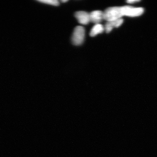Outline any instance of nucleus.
I'll return each mask as SVG.
<instances>
[{
  "label": "nucleus",
  "mask_w": 157,
  "mask_h": 157,
  "mask_svg": "<svg viewBox=\"0 0 157 157\" xmlns=\"http://www.w3.org/2000/svg\"><path fill=\"white\" fill-rule=\"evenodd\" d=\"M90 21L96 24L100 23L104 19L103 12L101 11H94L90 13Z\"/></svg>",
  "instance_id": "39448f33"
},
{
  "label": "nucleus",
  "mask_w": 157,
  "mask_h": 157,
  "mask_svg": "<svg viewBox=\"0 0 157 157\" xmlns=\"http://www.w3.org/2000/svg\"><path fill=\"white\" fill-rule=\"evenodd\" d=\"M104 30V28L100 24H96L91 30L90 36L91 37L95 36L98 34L102 33Z\"/></svg>",
  "instance_id": "0eeeda50"
},
{
  "label": "nucleus",
  "mask_w": 157,
  "mask_h": 157,
  "mask_svg": "<svg viewBox=\"0 0 157 157\" xmlns=\"http://www.w3.org/2000/svg\"><path fill=\"white\" fill-rule=\"evenodd\" d=\"M67 2H68L67 0H63V1H61L62 2H63V3Z\"/></svg>",
  "instance_id": "9d476101"
},
{
  "label": "nucleus",
  "mask_w": 157,
  "mask_h": 157,
  "mask_svg": "<svg viewBox=\"0 0 157 157\" xmlns=\"http://www.w3.org/2000/svg\"><path fill=\"white\" fill-rule=\"evenodd\" d=\"M139 2V1H135V0H134V1H127V2L128 3H130V4H132V3H134L135 2Z\"/></svg>",
  "instance_id": "1a4fd4ad"
},
{
  "label": "nucleus",
  "mask_w": 157,
  "mask_h": 157,
  "mask_svg": "<svg viewBox=\"0 0 157 157\" xmlns=\"http://www.w3.org/2000/svg\"><path fill=\"white\" fill-rule=\"evenodd\" d=\"M121 10L123 16L130 17L140 16L144 12L142 8H135L128 6L121 7Z\"/></svg>",
  "instance_id": "7ed1b4c3"
},
{
  "label": "nucleus",
  "mask_w": 157,
  "mask_h": 157,
  "mask_svg": "<svg viewBox=\"0 0 157 157\" xmlns=\"http://www.w3.org/2000/svg\"><path fill=\"white\" fill-rule=\"evenodd\" d=\"M39 2L53 6H58L59 4V1L57 0H44V1H39Z\"/></svg>",
  "instance_id": "6e6552de"
},
{
  "label": "nucleus",
  "mask_w": 157,
  "mask_h": 157,
  "mask_svg": "<svg viewBox=\"0 0 157 157\" xmlns=\"http://www.w3.org/2000/svg\"><path fill=\"white\" fill-rule=\"evenodd\" d=\"M75 16L78 22L81 24L87 25L90 21V14L86 11H77L75 13Z\"/></svg>",
  "instance_id": "20e7f679"
},
{
  "label": "nucleus",
  "mask_w": 157,
  "mask_h": 157,
  "mask_svg": "<svg viewBox=\"0 0 157 157\" xmlns=\"http://www.w3.org/2000/svg\"><path fill=\"white\" fill-rule=\"evenodd\" d=\"M84 28L80 26L76 27L73 32L72 41L74 45H79L83 43L85 38Z\"/></svg>",
  "instance_id": "f03ea898"
},
{
  "label": "nucleus",
  "mask_w": 157,
  "mask_h": 157,
  "mask_svg": "<svg viewBox=\"0 0 157 157\" xmlns=\"http://www.w3.org/2000/svg\"><path fill=\"white\" fill-rule=\"evenodd\" d=\"M123 16L121 7H113L108 8L103 12L104 19L107 21L120 19Z\"/></svg>",
  "instance_id": "f257e3e1"
},
{
  "label": "nucleus",
  "mask_w": 157,
  "mask_h": 157,
  "mask_svg": "<svg viewBox=\"0 0 157 157\" xmlns=\"http://www.w3.org/2000/svg\"><path fill=\"white\" fill-rule=\"evenodd\" d=\"M123 22V20L121 18L113 21H107L105 25L104 29L106 31V33H109L114 28H118L122 24Z\"/></svg>",
  "instance_id": "423d86ee"
}]
</instances>
